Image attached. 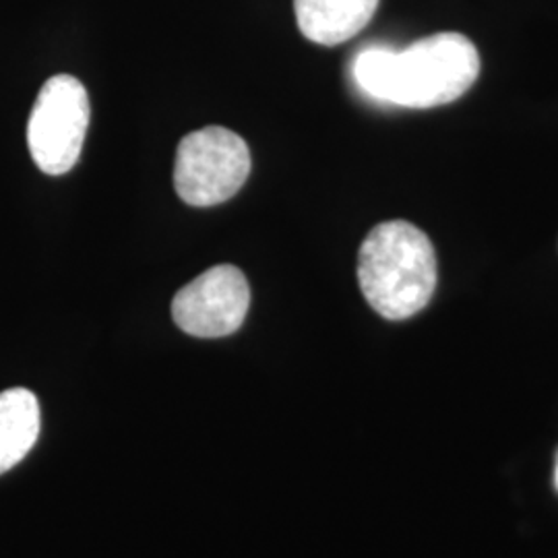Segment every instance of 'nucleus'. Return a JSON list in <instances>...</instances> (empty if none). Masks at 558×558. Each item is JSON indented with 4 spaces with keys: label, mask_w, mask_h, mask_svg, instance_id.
Instances as JSON below:
<instances>
[{
    "label": "nucleus",
    "mask_w": 558,
    "mask_h": 558,
    "mask_svg": "<svg viewBox=\"0 0 558 558\" xmlns=\"http://www.w3.org/2000/svg\"><path fill=\"white\" fill-rule=\"evenodd\" d=\"M89 114V96L73 75H54L41 85L27 122V147L41 172L60 177L80 161Z\"/></svg>",
    "instance_id": "4"
},
{
    "label": "nucleus",
    "mask_w": 558,
    "mask_h": 558,
    "mask_svg": "<svg viewBox=\"0 0 558 558\" xmlns=\"http://www.w3.org/2000/svg\"><path fill=\"white\" fill-rule=\"evenodd\" d=\"M379 0H294L300 32L320 46L352 40L375 17Z\"/></svg>",
    "instance_id": "6"
},
{
    "label": "nucleus",
    "mask_w": 558,
    "mask_h": 558,
    "mask_svg": "<svg viewBox=\"0 0 558 558\" xmlns=\"http://www.w3.org/2000/svg\"><path fill=\"white\" fill-rule=\"evenodd\" d=\"M251 174V149L234 131L207 126L180 141L174 186L193 207L232 199Z\"/></svg>",
    "instance_id": "3"
},
{
    "label": "nucleus",
    "mask_w": 558,
    "mask_h": 558,
    "mask_svg": "<svg viewBox=\"0 0 558 558\" xmlns=\"http://www.w3.org/2000/svg\"><path fill=\"white\" fill-rule=\"evenodd\" d=\"M360 89L383 104L435 108L461 98L480 75L476 46L461 34H435L405 50L371 46L354 59Z\"/></svg>",
    "instance_id": "1"
},
{
    "label": "nucleus",
    "mask_w": 558,
    "mask_h": 558,
    "mask_svg": "<svg viewBox=\"0 0 558 558\" xmlns=\"http://www.w3.org/2000/svg\"><path fill=\"white\" fill-rule=\"evenodd\" d=\"M40 401L23 387L0 393V474L13 470L40 437Z\"/></svg>",
    "instance_id": "7"
},
{
    "label": "nucleus",
    "mask_w": 558,
    "mask_h": 558,
    "mask_svg": "<svg viewBox=\"0 0 558 558\" xmlns=\"http://www.w3.org/2000/svg\"><path fill=\"white\" fill-rule=\"evenodd\" d=\"M555 482H557V488H558V459H557V474H555Z\"/></svg>",
    "instance_id": "8"
},
{
    "label": "nucleus",
    "mask_w": 558,
    "mask_h": 558,
    "mask_svg": "<svg viewBox=\"0 0 558 558\" xmlns=\"http://www.w3.org/2000/svg\"><path fill=\"white\" fill-rule=\"evenodd\" d=\"M251 288L234 265H218L184 286L172 300V319L195 338H226L248 313Z\"/></svg>",
    "instance_id": "5"
},
{
    "label": "nucleus",
    "mask_w": 558,
    "mask_h": 558,
    "mask_svg": "<svg viewBox=\"0 0 558 558\" xmlns=\"http://www.w3.org/2000/svg\"><path fill=\"white\" fill-rule=\"evenodd\" d=\"M359 281L364 299L380 317L410 319L435 294V246L410 221H383L360 246Z\"/></svg>",
    "instance_id": "2"
}]
</instances>
